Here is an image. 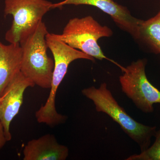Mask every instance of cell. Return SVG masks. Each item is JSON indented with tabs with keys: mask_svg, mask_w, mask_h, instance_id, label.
Instances as JSON below:
<instances>
[{
	"mask_svg": "<svg viewBox=\"0 0 160 160\" xmlns=\"http://www.w3.org/2000/svg\"><path fill=\"white\" fill-rule=\"evenodd\" d=\"M82 92L93 102L97 111L106 113L118 123L123 131L137 143L141 152L149 148L152 138L156 132V126L143 125L131 117L119 105L106 83H102L98 88L92 86L85 88Z\"/></svg>",
	"mask_w": 160,
	"mask_h": 160,
	"instance_id": "obj_1",
	"label": "cell"
},
{
	"mask_svg": "<svg viewBox=\"0 0 160 160\" xmlns=\"http://www.w3.org/2000/svg\"><path fill=\"white\" fill-rule=\"evenodd\" d=\"M48 32L42 21L19 43L22 50L21 72L35 85L46 89L51 88L54 66V60L47 53Z\"/></svg>",
	"mask_w": 160,
	"mask_h": 160,
	"instance_id": "obj_2",
	"label": "cell"
},
{
	"mask_svg": "<svg viewBox=\"0 0 160 160\" xmlns=\"http://www.w3.org/2000/svg\"><path fill=\"white\" fill-rule=\"evenodd\" d=\"M55 36L70 47L99 60L106 59L114 63L122 71L125 67L105 55L98 41L102 38L111 37L113 32L109 27L102 26L91 16L70 19L62 34Z\"/></svg>",
	"mask_w": 160,
	"mask_h": 160,
	"instance_id": "obj_3",
	"label": "cell"
},
{
	"mask_svg": "<svg viewBox=\"0 0 160 160\" xmlns=\"http://www.w3.org/2000/svg\"><path fill=\"white\" fill-rule=\"evenodd\" d=\"M47 0H5L4 16H12L5 39L9 43H19L42 21L44 16L52 9Z\"/></svg>",
	"mask_w": 160,
	"mask_h": 160,
	"instance_id": "obj_4",
	"label": "cell"
},
{
	"mask_svg": "<svg viewBox=\"0 0 160 160\" xmlns=\"http://www.w3.org/2000/svg\"><path fill=\"white\" fill-rule=\"evenodd\" d=\"M147 63L146 59L132 62L122 71L119 82L122 91L138 109L149 113L154 111V104H160V91L147 78Z\"/></svg>",
	"mask_w": 160,
	"mask_h": 160,
	"instance_id": "obj_5",
	"label": "cell"
},
{
	"mask_svg": "<svg viewBox=\"0 0 160 160\" xmlns=\"http://www.w3.org/2000/svg\"><path fill=\"white\" fill-rule=\"evenodd\" d=\"M46 39L48 48L53 56L54 66L49 96L45 105L41 106L45 114L52 115L57 112L55 98L58 88L65 77L70 63L78 59H86L95 62L94 58L72 47L48 32Z\"/></svg>",
	"mask_w": 160,
	"mask_h": 160,
	"instance_id": "obj_6",
	"label": "cell"
},
{
	"mask_svg": "<svg viewBox=\"0 0 160 160\" xmlns=\"http://www.w3.org/2000/svg\"><path fill=\"white\" fill-rule=\"evenodd\" d=\"M88 5L94 6L111 17L117 26L126 32L135 40L137 38L141 19L132 16L126 7L113 0H64L52 4V9L61 8L65 5Z\"/></svg>",
	"mask_w": 160,
	"mask_h": 160,
	"instance_id": "obj_7",
	"label": "cell"
},
{
	"mask_svg": "<svg viewBox=\"0 0 160 160\" xmlns=\"http://www.w3.org/2000/svg\"><path fill=\"white\" fill-rule=\"evenodd\" d=\"M35 85L20 72L11 81L2 96L0 103V121L7 142L11 141L10 124L22 104L24 92L27 88L34 87Z\"/></svg>",
	"mask_w": 160,
	"mask_h": 160,
	"instance_id": "obj_8",
	"label": "cell"
},
{
	"mask_svg": "<svg viewBox=\"0 0 160 160\" xmlns=\"http://www.w3.org/2000/svg\"><path fill=\"white\" fill-rule=\"evenodd\" d=\"M68 147L58 142L54 136L47 134L29 141L23 150L24 160H65Z\"/></svg>",
	"mask_w": 160,
	"mask_h": 160,
	"instance_id": "obj_9",
	"label": "cell"
},
{
	"mask_svg": "<svg viewBox=\"0 0 160 160\" xmlns=\"http://www.w3.org/2000/svg\"><path fill=\"white\" fill-rule=\"evenodd\" d=\"M22 50L20 43L6 45L0 42V98L21 72Z\"/></svg>",
	"mask_w": 160,
	"mask_h": 160,
	"instance_id": "obj_10",
	"label": "cell"
},
{
	"mask_svg": "<svg viewBox=\"0 0 160 160\" xmlns=\"http://www.w3.org/2000/svg\"><path fill=\"white\" fill-rule=\"evenodd\" d=\"M136 41L149 52L160 55V9L153 17L141 20Z\"/></svg>",
	"mask_w": 160,
	"mask_h": 160,
	"instance_id": "obj_11",
	"label": "cell"
},
{
	"mask_svg": "<svg viewBox=\"0 0 160 160\" xmlns=\"http://www.w3.org/2000/svg\"><path fill=\"white\" fill-rule=\"evenodd\" d=\"M155 141L152 146H149L140 154L130 156L126 160H160V128L157 130L154 135Z\"/></svg>",
	"mask_w": 160,
	"mask_h": 160,
	"instance_id": "obj_12",
	"label": "cell"
},
{
	"mask_svg": "<svg viewBox=\"0 0 160 160\" xmlns=\"http://www.w3.org/2000/svg\"><path fill=\"white\" fill-rule=\"evenodd\" d=\"M2 96L0 98V103L2 100ZM5 134H4V129H3L2 125L0 121V149L3 148L6 143L7 142Z\"/></svg>",
	"mask_w": 160,
	"mask_h": 160,
	"instance_id": "obj_13",
	"label": "cell"
}]
</instances>
